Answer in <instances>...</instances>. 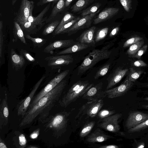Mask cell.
I'll return each instance as SVG.
<instances>
[{"instance_id":"52a82bcc","label":"cell","mask_w":148,"mask_h":148,"mask_svg":"<svg viewBox=\"0 0 148 148\" xmlns=\"http://www.w3.org/2000/svg\"><path fill=\"white\" fill-rule=\"evenodd\" d=\"M122 116L121 113H117L100 119L97 123V126L111 132H118L120 128L119 120Z\"/></svg>"},{"instance_id":"5bb4252c","label":"cell","mask_w":148,"mask_h":148,"mask_svg":"<svg viewBox=\"0 0 148 148\" xmlns=\"http://www.w3.org/2000/svg\"><path fill=\"white\" fill-rule=\"evenodd\" d=\"M148 119V114L137 111L132 112L129 114L125 123L128 129L133 127Z\"/></svg>"},{"instance_id":"4fadbf2b","label":"cell","mask_w":148,"mask_h":148,"mask_svg":"<svg viewBox=\"0 0 148 148\" xmlns=\"http://www.w3.org/2000/svg\"><path fill=\"white\" fill-rule=\"evenodd\" d=\"M45 59L49 66L68 65L73 63L74 60L72 56L68 54L49 56Z\"/></svg>"},{"instance_id":"60d3db41","label":"cell","mask_w":148,"mask_h":148,"mask_svg":"<svg viewBox=\"0 0 148 148\" xmlns=\"http://www.w3.org/2000/svg\"><path fill=\"white\" fill-rule=\"evenodd\" d=\"M18 138V147L23 148L25 147L27 144V140L25 136L23 134L20 133Z\"/></svg>"},{"instance_id":"6f0895ef","label":"cell","mask_w":148,"mask_h":148,"mask_svg":"<svg viewBox=\"0 0 148 148\" xmlns=\"http://www.w3.org/2000/svg\"><path fill=\"white\" fill-rule=\"evenodd\" d=\"M144 99L146 100H147V101H148V97H147L145 98Z\"/></svg>"},{"instance_id":"f5cc1de1","label":"cell","mask_w":148,"mask_h":148,"mask_svg":"<svg viewBox=\"0 0 148 148\" xmlns=\"http://www.w3.org/2000/svg\"><path fill=\"white\" fill-rule=\"evenodd\" d=\"M73 0H66L65 3V7H67L71 3Z\"/></svg>"},{"instance_id":"7402d4cb","label":"cell","mask_w":148,"mask_h":148,"mask_svg":"<svg viewBox=\"0 0 148 148\" xmlns=\"http://www.w3.org/2000/svg\"><path fill=\"white\" fill-rule=\"evenodd\" d=\"M10 56L12 65L16 70H19L25 64V60L23 56L17 54L13 49L11 50Z\"/></svg>"},{"instance_id":"30bf717a","label":"cell","mask_w":148,"mask_h":148,"mask_svg":"<svg viewBox=\"0 0 148 148\" xmlns=\"http://www.w3.org/2000/svg\"><path fill=\"white\" fill-rule=\"evenodd\" d=\"M34 2L29 0H21L16 14V21H27L30 15L32 14Z\"/></svg>"},{"instance_id":"11a10c76","label":"cell","mask_w":148,"mask_h":148,"mask_svg":"<svg viewBox=\"0 0 148 148\" xmlns=\"http://www.w3.org/2000/svg\"><path fill=\"white\" fill-rule=\"evenodd\" d=\"M17 0H12V5H14Z\"/></svg>"},{"instance_id":"ac0fdd59","label":"cell","mask_w":148,"mask_h":148,"mask_svg":"<svg viewBox=\"0 0 148 148\" xmlns=\"http://www.w3.org/2000/svg\"><path fill=\"white\" fill-rule=\"evenodd\" d=\"M114 138L113 136L106 134L99 128H97L88 136L86 141L92 143H101Z\"/></svg>"},{"instance_id":"ee69618b","label":"cell","mask_w":148,"mask_h":148,"mask_svg":"<svg viewBox=\"0 0 148 148\" xmlns=\"http://www.w3.org/2000/svg\"><path fill=\"white\" fill-rule=\"evenodd\" d=\"M148 45H144L138 51L134 56V58L140 59L142 55L145 52L147 48Z\"/></svg>"},{"instance_id":"83f0119b","label":"cell","mask_w":148,"mask_h":148,"mask_svg":"<svg viewBox=\"0 0 148 148\" xmlns=\"http://www.w3.org/2000/svg\"><path fill=\"white\" fill-rule=\"evenodd\" d=\"M14 32L16 36L22 42L25 44H27L22 29L17 21H14Z\"/></svg>"},{"instance_id":"f546056e","label":"cell","mask_w":148,"mask_h":148,"mask_svg":"<svg viewBox=\"0 0 148 148\" xmlns=\"http://www.w3.org/2000/svg\"><path fill=\"white\" fill-rule=\"evenodd\" d=\"M80 18H75L71 21L65 24L61 27L58 30L54 32L55 35L65 33V32L73 26L74 24L79 20Z\"/></svg>"},{"instance_id":"f6af8a7d","label":"cell","mask_w":148,"mask_h":148,"mask_svg":"<svg viewBox=\"0 0 148 148\" xmlns=\"http://www.w3.org/2000/svg\"><path fill=\"white\" fill-rule=\"evenodd\" d=\"M59 0H40L37 3V6L42 5L48 3L53 2L57 3Z\"/></svg>"},{"instance_id":"f35d334b","label":"cell","mask_w":148,"mask_h":148,"mask_svg":"<svg viewBox=\"0 0 148 148\" xmlns=\"http://www.w3.org/2000/svg\"><path fill=\"white\" fill-rule=\"evenodd\" d=\"M115 113V111L114 110H100L97 116L98 118L102 119L113 115Z\"/></svg>"},{"instance_id":"8992f818","label":"cell","mask_w":148,"mask_h":148,"mask_svg":"<svg viewBox=\"0 0 148 148\" xmlns=\"http://www.w3.org/2000/svg\"><path fill=\"white\" fill-rule=\"evenodd\" d=\"M69 71V70H66L63 71L58 74L49 82L34 97L30 103L28 108L32 106L40 99L54 88L66 77L68 74Z\"/></svg>"},{"instance_id":"d4e9b609","label":"cell","mask_w":148,"mask_h":148,"mask_svg":"<svg viewBox=\"0 0 148 148\" xmlns=\"http://www.w3.org/2000/svg\"><path fill=\"white\" fill-rule=\"evenodd\" d=\"M94 0H78L71 8L72 12L75 13L80 11L92 3Z\"/></svg>"},{"instance_id":"277c9868","label":"cell","mask_w":148,"mask_h":148,"mask_svg":"<svg viewBox=\"0 0 148 148\" xmlns=\"http://www.w3.org/2000/svg\"><path fill=\"white\" fill-rule=\"evenodd\" d=\"M93 85V84H90L88 81H78L71 87L59 101L60 105L62 107H66L79 97H82Z\"/></svg>"},{"instance_id":"836d02e7","label":"cell","mask_w":148,"mask_h":148,"mask_svg":"<svg viewBox=\"0 0 148 148\" xmlns=\"http://www.w3.org/2000/svg\"><path fill=\"white\" fill-rule=\"evenodd\" d=\"M75 17L71 13H67L63 16L59 25L55 30V32L58 30L61 27L65 24L75 18Z\"/></svg>"},{"instance_id":"f907efd6","label":"cell","mask_w":148,"mask_h":148,"mask_svg":"<svg viewBox=\"0 0 148 148\" xmlns=\"http://www.w3.org/2000/svg\"><path fill=\"white\" fill-rule=\"evenodd\" d=\"M39 130H37L34 132L30 135V137L33 139L37 137L39 134Z\"/></svg>"},{"instance_id":"2e32d148","label":"cell","mask_w":148,"mask_h":148,"mask_svg":"<svg viewBox=\"0 0 148 148\" xmlns=\"http://www.w3.org/2000/svg\"><path fill=\"white\" fill-rule=\"evenodd\" d=\"M75 43L73 39L56 40L46 47L44 49V51L47 53L52 54L54 50L65 47H69Z\"/></svg>"},{"instance_id":"5b68a950","label":"cell","mask_w":148,"mask_h":148,"mask_svg":"<svg viewBox=\"0 0 148 148\" xmlns=\"http://www.w3.org/2000/svg\"><path fill=\"white\" fill-rule=\"evenodd\" d=\"M104 105L103 99L88 101L80 108L75 119L81 120L94 117L102 108Z\"/></svg>"},{"instance_id":"9a60e30c","label":"cell","mask_w":148,"mask_h":148,"mask_svg":"<svg viewBox=\"0 0 148 148\" xmlns=\"http://www.w3.org/2000/svg\"><path fill=\"white\" fill-rule=\"evenodd\" d=\"M127 69H123L120 67L116 69L108 77L106 90L111 88L118 83L128 71Z\"/></svg>"},{"instance_id":"6da1fadb","label":"cell","mask_w":148,"mask_h":148,"mask_svg":"<svg viewBox=\"0 0 148 148\" xmlns=\"http://www.w3.org/2000/svg\"><path fill=\"white\" fill-rule=\"evenodd\" d=\"M66 83V80H62L51 91L29 108L22 118L19 126L29 125L36 119L43 123L49 116L50 110L59 100Z\"/></svg>"},{"instance_id":"603a6c76","label":"cell","mask_w":148,"mask_h":148,"mask_svg":"<svg viewBox=\"0 0 148 148\" xmlns=\"http://www.w3.org/2000/svg\"><path fill=\"white\" fill-rule=\"evenodd\" d=\"M89 45L81 43L78 42L67 49L56 53L57 55L68 54L81 51L90 47Z\"/></svg>"},{"instance_id":"d590c367","label":"cell","mask_w":148,"mask_h":148,"mask_svg":"<svg viewBox=\"0 0 148 148\" xmlns=\"http://www.w3.org/2000/svg\"><path fill=\"white\" fill-rule=\"evenodd\" d=\"M130 73L127 76L130 80L133 82H135L143 73L141 70H137L133 68H130Z\"/></svg>"},{"instance_id":"db71d44e","label":"cell","mask_w":148,"mask_h":148,"mask_svg":"<svg viewBox=\"0 0 148 148\" xmlns=\"http://www.w3.org/2000/svg\"><path fill=\"white\" fill-rule=\"evenodd\" d=\"M145 145L144 142H142L138 145L136 147L137 148H142L145 147Z\"/></svg>"},{"instance_id":"7dc6e473","label":"cell","mask_w":148,"mask_h":148,"mask_svg":"<svg viewBox=\"0 0 148 148\" xmlns=\"http://www.w3.org/2000/svg\"><path fill=\"white\" fill-rule=\"evenodd\" d=\"M23 55L29 61L33 62L35 61V59L29 53L26 51L23 52Z\"/></svg>"},{"instance_id":"d6a6232c","label":"cell","mask_w":148,"mask_h":148,"mask_svg":"<svg viewBox=\"0 0 148 148\" xmlns=\"http://www.w3.org/2000/svg\"><path fill=\"white\" fill-rule=\"evenodd\" d=\"M26 38L30 40L35 47H40L46 43L47 40L45 39L39 38H33L29 34L26 35Z\"/></svg>"},{"instance_id":"7bdbcfd3","label":"cell","mask_w":148,"mask_h":148,"mask_svg":"<svg viewBox=\"0 0 148 148\" xmlns=\"http://www.w3.org/2000/svg\"><path fill=\"white\" fill-rule=\"evenodd\" d=\"M124 8L129 12L131 8L132 0H119Z\"/></svg>"},{"instance_id":"44dd1931","label":"cell","mask_w":148,"mask_h":148,"mask_svg":"<svg viewBox=\"0 0 148 148\" xmlns=\"http://www.w3.org/2000/svg\"><path fill=\"white\" fill-rule=\"evenodd\" d=\"M50 6V3L48 4L36 17H34L32 14H31L28 17L27 21L36 25L40 29L45 24L47 18L46 17L43 18L46 13L49 10Z\"/></svg>"},{"instance_id":"bcb514c9","label":"cell","mask_w":148,"mask_h":148,"mask_svg":"<svg viewBox=\"0 0 148 148\" xmlns=\"http://www.w3.org/2000/svg\"><path fill=\"white\" fill-rule=\"evenodd\" d=\"M133 64L134 66L136 67L146 66H147V64L146 63L140 60L135 61Z\"/></svg>"},{"instance_id":"ffe728a7","label":"cell","mask_w":148,"mask_h":148,"mask_svg":"<svg viewBox=\"0 0 148 148\" xmlns=\"http://www.w3.org/2000/svg\"><path fill=\"white\" fill-rule=\"evenodd\" d=\"M119 8L109 7L106 8L101 11L94 21V23L97 24L110 19L116 14Z\"/></svg>"},{"instance_id":"f1b7e54d","label":"cell","mask_w":148,"mask_h":148,"mask_svg":"<svg viewBox=\"0 0 148 148\" xmlns=\"http://www.w3.org/2000/svg\"><path fill=\"white\" fill-rule=\"evenodd\" d=\"M95 124V122L91 121L86 123L82 129L79 136L83 138L87 136L91 131Z\"/></svg>"},{"instance_id":"cb8c5ba5","label":"cell","mask_w":148,"mask_h":148,"mask_svg":"<svg viewBox=\"0 0 148 148\" xmlns=\"http://www.w3.org/2000/svg\"><path fill=\"white\" fill-rule=\"evenodd\" d=\"M65 1L66 0H59L56 3L52 9L50 14L46 21V23L52 20L59 13L64 10L65 7Z\"/></svg>"},{"instance_id":"9f6ffc18","label":"cell","mask_w":148,"mask_h":148,"mask_svg":"<svg viewBox=\"0 0 148 148\" xmlns=\"http://www.w3.org/2000/svg\"><path fill=\"white\" fill-rule=\"evenodd\" d=\"M142 107L145 109L148 110V104L146 105H143L142 106Z\"/></svg>"},{"instance_id":"681fc988","label":"cell","mask_w":148,"mask_h":148,"mask_svg":"<svg viewBox=\"0 0 148 148\" xmlns=\"http://www.w3.org/2000/svg\"><path fill=\"white\" fill-rule=\"evenodd\" d=\"M119 30V28L116 27L114 28L111 32L109 36L112 37L116 35L118 32Z\"/></svg>"},{"instance_id":"74e56055","label":"cell","mask_w":148,"mask_h":148,"mask_svg":"<svg viewBox=\"0 0 148 148\" xmlns=\"http://www.w3.org/2000/svg\"><path fill=\"white\" fill-rule=\"evenodd\" d=\"M148 127V119L133 127L128 129L129 133L138 132L143 130Z\"/></svg>"},{"instance_id":"d6986e66","label":"cell","mask_w":148,"mask_h":148,"mask_svg":"<svg viewBox=\"0 0 148 148\" xmlns=\"http://www.w3.org/2000/svg\"><path fill=\"white\" fill-rule=\"evenodd\" d=\"M8 97L6 94L0 104V129L1 130L6 125L8 122L9 110L8 103Z\"/></svg>"},{"instance_id":"4316f807","label":"cell","mask_w":148,"mask_h":148,"mask_svg":"<svg viewBox=\"0 0 148 148\" xmlns=\"http://www.w3.org/2000/svg\"><path fill=\"white\" fill-rule=\"evenodd\" d=\"M144 44V40L143 39L138 41L130 46V47L127 51V53L129 56L134 57L137 52L143 45Z\"/></svg>"},{"instance_id":"c3c4849f","label":"cell","mask_w":148,"mask_h":148,"mask_svg":"<svg viewBox=\"0 0 148 148\" xmlns=\"http://www.w3.org/2000/svg\"><path fill=\"white\" fill-rule=\"evenodd\" d=\"M97 147L99 148H119L118 146L115 145H98Z\"/></svg>"},{"instance_id":"b9f144b4","label":"cell","mask_w":148,"mask_h":148,"mask_svg":"<svg viewBox=\"0 0 148 148\" xmlns=\"http://www.w3.org/2000/svg\"><path fill=\"white\" fill-rule=\"evenodd\" d=\"M3 22H0V57L1 58L2 55L3 46Z\"/></svg>"},{"instance_id":"680465c9","label":"cell","mask_w":148,"mask_h":148,"mask_svg":"<svg viewBox=\"0 0 148 148\" xmlns=\"http://www.w3.org/2000/svg\"><path fill=\"white\" fill-rule=\"evenodd\" d=\"M147 86H148V85H147Z\"/></svg>"},{"instance_id":"4dcf8cb0","label":"cell","mask_w":148,"mask_h":148,"mask_svg":"<svg viewBox=\"0 0 148 148\" xmlns=\"http://www.w3.org/2000/svg\"><path fill=\"white\" fill-rule=\"evenodd\" d=\"M60 22L58 20H56L51 23L44 29L42 32V35L46 36L52 32L56 29Z\"/></svg>"},{"instance_id":"3957f363","label":"cell","mask_w":148,"mask_h":148,"mask_svg":"<svg viewBox=\"0 0 148 148\" xmlns=\"http://www.w3.org/2000/svg\"><path fill=\"white\" fill-rule=\"evenodd\" d=\"M70 114V112L63 111L49 116L43 123L44 126L58 137L65 131Z\"/></svg>"},{"instance_id":"484cf974","label":"cell","mask_w":148,"mask_h":148,"mask_svg":"<svg viewBox=\"0 0 148 148\" xmlns=\"http://www.w3.org/2000/svg\"><path fill=\"white\" fill-rule=\"evenodd\" d=\"M22 29L26 31L31 33L37 32L40 29L36 25L28 21L17 22Z\"/></svg>"},{"instance_id":"8d00e7d4","label":"cell","mask_w":148,"mask_h":148,"mask_svg":"<svg viewBox=\"0 0 148 148\" xmlns=\"http://www.w3.org/2000/svg\"><path fill=\"white\" fill-rule=\"evenodd\" d=\"M110 66V64L108 63L101 67L96 73L94 77V79H97L106 75L108 71Z\"/></svg>"},{"instance_id":"8fae6325","label":"cell","mask_w":148,"mask_h":148,"mask_svg":"<svg viewBox=\"0 0 148 148\" xmlns=\"http://www.w3.org/2000/svg\"><path fill=\"white\" fill-rule=\"evenodd\" d=\"M99 11L98 10L95 13L83 16L66 30L65 33H67L69 35H70L79 30L89 27L91 25L93 18Z\"/></svg>"},{"instance_id":"e0dca14e","label":"cell","mask_w":148,"mask_h":148,"mask_svg":"<svg viewBox=\"0 0 148 148\" xmlns=\"http://www.w3.org/2000/svg\"><path fill=\"white\" fill-rule=\"evenodd\" d=\"M95 26H92L83 32L76 39L78 42L82 44L91 46H94L95 43V33L96 30Z\"/></svg>"},{"instance_id":"7a4b0ae2","label":"cell","mask_w":148,"mask_h":148,"mask_svg":"<svg viewBox=\"0 0 148 148\" xmlns=\"http://www.w3.org/2000/svg\"><path fill=\"white\" fill-rule=\"evenodd\" d=\"M112 45L110 43L101 49H94L91 51L78 67V75L84 73L100 61L108 58L112 52L109 49Z\"/></svg>"},{"instance_id":"ba28073f","label":"cell","mask_w":148,"mask_h":148,"mask_svg":"<svg viewBox=\"0 0 148 148\" xmlns=\"http://www.w3.org/2000/svg\"><path fill=\"white\" fill-rule=\"evenodd\" d=\"M45 77V76H43L34 85L28 96L22 100L17 104L16 109L18 116H21L22 118L24 116L34 97L35 94Z\"/></svg>"},{"instance_id":"e575fe53","label":"cell","mask_w":148,"mask_h":148,"mask_svg":"<svg viewBox=\"0 0 148 148\" xmlns=\"http://www.w3.org/2000/svg\"><path fill=\"white\" fill-rule=\"evenodd\" d=\"M109 30L108 28L106 27L99 30L95 36V43L104 39L107 34Z\"/></svg>"},{"instance_id":"ab89813d","label":"cell","mask_w":148,"mask_h":148,"mask_svg":"<svg viewBox=\"0 0 148 148\" xmlns=\"http://www.w3.org/2000/svg\"><path fill=\"white\" fill-rule=\"evenodd\" d=\"M143 38L139 36H133L127 40L124 43L123 47L125 48L130 46L138 41L142 40Z\"/></svg>"},{"instance_id":"816d5d0a","label":"cell","mask_w":148,"mask_h":148,"mask_svg":"<svg viewBox=\"0 0 148 148\" xmlns=\"http://www.w3.org/2000/svg\"><path fill=\"white\" fill-rule=\"evenodd\" d=\"M7 147L3 141L0 138V148H7Z\"/></svg>"},{"instance_id":"1f68e13d","label":"cell","mask_w":148,"mask_h":148,"mask_svg":"<svg viewBox=\"0 0 148 148\" xmlns=\"http://www.w3.org/2000/svg\"><path fill=\"white\" fill-rule=\"evenodd\" d=\"M101 5V4L100 3H95L83 10L81 13V15L83 16L95 13L97 11Z\"/></svg>"},{"instance_id":"7c38bea8","label":"cell","mask_w":148,"mask_h":148,"mask_svg":"<svg viewBox=\"0 0 148 148\" xmlns=\"http://www.w3.org/2000/svg\"><path fill=\"white\" fill-rule=\"evenodd\" d=\"M102 86L103 83L101 82L93 85L83 94L82 97L88 101L103 99L106 95L105 91L102 90Z\"/></svg>"},{"instance_id":"9c48e42d","label":"cell","mask_w":148,"mask_h":148,"mask_svg":"<svg viewBox=\"0 0 148 148\" xmlns=\"http://www.w3.org/2000/svg\"><path fill=\"white\" fill-rule=\"evenodd\" d=\"M134 84L128 76L120 85L116 87L105 91L106 96L109 98H114L124 95L132 87Z\"/></svg>"}]
</instances>
